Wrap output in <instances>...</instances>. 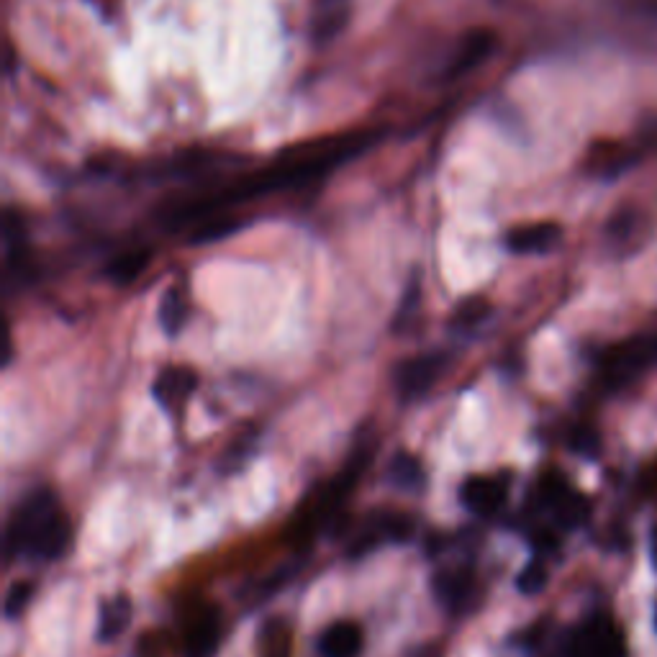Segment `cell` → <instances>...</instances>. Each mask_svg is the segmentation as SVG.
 Segmentation results:
<instances>
[{
    "mask_svg": "<svg viewBox=\"0 0 657 657\" xmlns=\"http://www.w3.org/2000/svg\"><path fill=\"white\" fill-rule=\"evenodd\" d=\"M380 139L375 131H352V134H339V137L324 139V142H308L303 147H293L288 152L280 154V160L273 162L265 170L249 175V178L239 180V183L229 185L221 193L214 196L196 198V201L183 203V206L172 208L170 226H180L185 221L201 219V216L211 214L221 206H234V203L252 201V198L270 196L275 190L298 188L311 180L324 178L326 172L337 170L347 160H355L365 152L367 147H373Z\"/></svg>",
    "mask_w": 657,
    "mask_h": 657,
    "instance_id": "1",
    "label": "cell"
},
{
    "mask_svg": "<svg viewBox=\"0 0 657 657\" xmlns=\"http://www.w3.org/2000/svg\"><path fill=\"white\" fill-rule=\"evenodd\" d=\"M72 527L60 498L47 488L26 496L13 511L6 532V555H26L31 560H57L70 545Z\"/></svg>",
    "mask_w": 657,
    "mask_h": 657,
    "instance_id": "2",
    "label": "cell"
},
{
    "mask_svg": "<svg viewBox=\"0 0 657 657\" xmlns=\"http://www.w3.org/2000/svg\"><path fill=\"white\" fill-rule=\"evenodd\" d=\"M652 365H657V334L634 337L606 350L601 357V378L609 388H622Z\"/></svg>",
    "mask_w": 657,
    "mask_h": 657,
    "instance_id": "3",
    "label": "cell"
},
{
    "mask_svg": "<svg viewBox=\"0 0 657 657\" xmlns=\"http://www.w3.org/2000/svg\"><path fill=\"white\" fill-rule=\"evenodd\" d=\"M565 657H627V647L611 616L593 614L573 629Z\"/></svg>",
    "mask_w": 657,
    "mask_h": 657,
    "instance_id": "4",
    "label": "cell"
},
{
    "mask_svg": "<svg viewBox=\"0 0 657 657\" xmlns=\"http://www.w3.org/2000/svg\"><path fill=\"white\" fill-rule=\"evenodd\" d=\"M447 367V355L444 352H434V355H419L414 360H406L396 367V391L401 401H416L424 393L432 391V385L437 383L439 375Z\"/></svg>",
    "mask_w": 657,
    "mask_h": 657,
    "instance_id": "5",
    "label": "cell"
},
{
    "mask_svg": "<svg viewBox=\"0 0 657 657\" xmlns=\"http://www.w3.org/2000/svg\"><path fill=\"white\" fill-rule=\"evenodd\" d=\"M196 385L198 375L190 367L170 365L157 375L152 391L162 409L170 411V414H180L185 409V403H188L190 393L196 391Z\"/></svg>",
    "mask_w": 657,
    "mask_h": 657,
    "instance_id": "6",
    "label": "cell"
},
{
    "mask_svg": "<svg viewBox=\"0 0 657 657\" xmlns=\"http://www.w3.org/2000/svg\"><path fill=\"white\" fill-rule=\"evenodd\" d=\"M493 49H496V34H493L491 29L470 31V34L460 42L457 52L452 54L450 65L444 67L442 80L444 83H450V80L468 75V72L475 70L480 62H486L488 57H491Z\"/></svg>",
    "mask_w": 657,
    "mask_h": 657,
    "instance_id": "7",
    "label": "cell"
},
{
    "mask_svg": "<svg viewBox=\"0 0 657 657\" xmlns=\"http://www.w3.org/2000/svg\"><path fill=\"white\" fill-rule=\"evenodd\" d=\"M462 506L475 516L496 514L506 501V483L491 475H475L468 478L460 488Z\"/></svg>",
    "mask_w": 657,
    "mask_h": 657,
    "instance_id": "8",
    "label": "cell"
},
{
    "mask_svg": "<svg viewBox=\"0 0 657 657\" xmlns=\"http://www.w3.org/2000/svg\"><path fill=\"white\" fill-rule=\"evenodd\" d=\"M224 640V619L216 609H206L185 634V657H216Z\"/></svg>",
    "mask_w": 657,
    "mask_h": 657,
    "instance_id": "9",
    "label": "cell"
},
{
    "mask_svg": "<svg viewBox=\"0 0 657 657\" xmlns=\"http://www.w3.org/2000/svg\"><path fill=\"white\" fill-rule=\"evenodd\" d=\"M352 13V0H314L311 8V39L314 44L334 42Z\"/></svg>",
    "mask_w": 657,
    "mask_h": 657,
    "instance_id": "10",
    "label": "cell"
},
{
    "mask_svg": "<svg viewBox=\"0 0 657 657\" xmlns=\"http://www.w3.org/2000/svg\"><path fill=\"white\" fill-rule=\"evenodd\" d=\"M560 239H563L560 224H555V221H539V224L519 226V229L509 231L506 247L516 252V255H542V252H550Z\"/></svg>",
    "mask_w": 657,
    "mask_h": 657,
    "instance_id": "11",
    "label": "cell"
},
{
    "mask_svg": "<svg viewBox=\"0 0 657 657\" xmlns=\"http://www.w3.org/2000/svg\"><path fill=\"white\" fill-rule=\"evenodd\" d=\"M475 591V578L470 570H442L434 575V593L450 611H462L470 604Z\"/></svg>",
    "mask_w": 657,
    "mask_h": 657,
    "instance_id": "12",
    "label": "cell"
},
{
    "mask_svg": "<svg viewBox=\"0 0 657 657\" xmlns=\"http://www.w3.org/2000/svg\"><path fill=\"white\" fill-rule=\"evenodd\" d=\"M365 637L355 622H334L319 640L321 657H360Z\"/></svg>",
    "mask_w": 657,
    "mask_h": 657,
    "instance_id": "13",
    "label": "cell"
},
{
    "mask_svg": "<svg viewBox=\"0 0 657 657\" xmlns=\"http://www.w3.org/2000/svg\"><path fill=\"white\" fill-rule=\"evenodd\" d=\"M131 616H134V606H131V598L126 593L101 601V609H98V642L119 640L121 634L129 629Z\"/></svg>",
    "mask_w": 657,
    "mask_h": 657,
    "instance_id": "14",
    "label": "cell"
},
{
    "mask_svg": "<svg viewBox=\"0 0 657 657\" xmlns=\"http://www.w3.org/2000/svg\"><path fill=\"white\" fill-rule=\"evenodd\" d=\"M185 319H188V301H185V293L180 291L178 285H172L162 293L160 301V324L165 329L167 337H178L183 332Z\"/></svg>",
    "mask_w": 657,
    "mask_h": 657,
    "instance_id": "15",
    "label": "cell"
},
{
    "mask_svg": "<svg viewBox=\"0 0 657 657\" xmlns=\"http://www.w3.org/2000/svg\"><path fill=\"white\" fill-rule=\"evenodd\" d=\"M149 260H152V252L149 249H137V252H126V255L116 257L111 265L106 267L108 280H113L116 285H129L139 278V275L147 270Z\"/></svg>",
    "mask_w": 657,
    "mask_h": 657,
    "instance_id": "16",
    "label": "cell"
},
{
    "mask_svg": "<svg viewBox=\"0 0 657 657\" xmlns=\"http://www.w3.org/2000/svg\"><path fill=\"white\" fill-rule=\"evenodd\" d=\"M388 478H391L393 486L401 488V491H419V488L424 486V468H421V462L416 460L414 455L398 452L391 460Z\"/></svg>",
    "mask_w": 657,
    "mask_h": 657,
    "instance_id": "17",
    "label": "cell"
},
{
    "mask_svg": "<svg viewBox=\"0 0 657 657\" xmlns=\"http://www.w3.org/2000/svg\"><path fill=\"white\" fill-rule=\"evenodd\" d=\"M260 657H291V627L283 619H270L260 632Z\"/></svg>",
    "mask_w": 657,
    "mask_h": 657,
    "instance_id": "18",
    "label": "cell"
},
{
    "mask_svg": "<svg viewBox=\"0 0 657 657\" xmlns=\"http://www.w3.org/2000/svg\"><path fill=\"white\" fill-rule=\"evenodd\" d=\"M552 514H555V519L560 521L563 527L573 529V527H578V524H581V521L588 516V501L568 488V491H565L563 496L557 498L555 504H552Z\"/></svg>",
    "mask_w": 657,
    "mask_h": 657,
    "instance_id": "19",
    "label": "cell"
},
{
    "mask_svg": "<svg viewBox=\"0 0 657 657\" xmlns=\"http://www.w3.org/2000/svg\"><path fill=\"white\" fill-rule=\"evenodd\" d=\"M488 314H491V306H488L486 298L470 296L455 308V319H452V321H455V324H460V326H475V324H480V321L486 319Z\"/></svg>",
    "mask_w": 657,
    "mask_h": 657,
    "instance_id": "20",
    "label": "cell"
},
{
    "mask_svg": "<svg viewBox=\"0 0 657 657\" xmlns=\"http://www.w3.org/2000/svg\"><path fill=\"white\" fill-rule=\"evenodd\" d=\"M242 226V221H231V219H216L203 224L201 229L190 237V244H208V242H219V239L229 237L234 231Z\"/></svg>",
    "mask_w": 657,
    "mask_h": 657,
    "instance_id": "21",
    "label": "cell"
},
{
    "mask_svg": "<svg viewBox=\"0 0 657 657\" xmlns=\"http://www.w3.org/2000/svg\"><path fill=\"white\" fill-rule=\"evenodd\" d=\"M516 586H519L521 593H527V596H534L542 588L547 586V568L539 560H532L527 568L521 570L519 578H516Z\"/></svg>",
    "mask_w": 657,
    "mask_h": 657,
    "instance_id": "22",
    "label": "cell"
},
{
    "mask_svg": "<svg viewBox=\"0 0 657 657\" xmlns=\"http://www.w3.org/2000/svg\"><path fill=\"white\" fill-rule=\"evenodd\" d=\"M31 596H34V586L26 581H18L8 588L6 596V616L8 619H18V616L24 614L26 606H29Z\"/></svg>",
    "mask_w": 657,
    "mask_h": 657,
    "instance_id": "23",
    "label": "cell"
},
{
    "mask_svg": "<svg viewBox=\"0 0 657 657\" xmlns=\"http://www.w3.org/2000/svg\"><path fill=\"white\" fill-rule=\"evenodd\" d=\"M570 447L583 457H596L598 450H601V439L591 427H581L575 429L573 437H570Z\"/></svg>",
    "mask_w": 657,
    "mask_h": 657,
    "instance_id": "24",
    "label": "cell"
},
{
    "mask_svg": "<svg viewBox=\"0 0 657 657\" xmlns=\"http://www.w3.org/2000/svg\"><path fill=\"white\" fill-rule=\"evenodd\" d=\"M419 296H421V291H419V278H414L409 283V291H406V296H403V303H401V308H398V316H396V329L398 332H401L403 329V324H409L411 321V316H414V311H416V306H419Z\"/></svg>",
    "mask_w": 657,
    "mask_h": 657,
    "instance_id": "25",
    "label": "cell"
},
{
    "mask_svg": "<svg viewBox=\"0 0 657 657\" xmlns=\"http://www.w3.org/2000/svg\"><path fill=\"white\" fill-rule=\"evenodd\" d=\"M414 657H439V652L434 647H424V650L414 652Z\"/></svg>",
    "mask_w": 657,
    "mask_h": 657,
    "instance_id": "26",
    "label": "cell"
},
{
    "mask_svg": "<svg viewBox=\"0 0 657 657\" xmlns=\"http://www.w3.org/2000/svg\"><path fill=\"white\" fill-rule=\"evenodd\" d=\"M655 557H657V534H655Z\"/></svg>",
    "mask_w": 657,
    "mask_h": 657,
    "instance_id": "27",
    "label": "cell"
},
{
    "mask_svg": "<svg viewBox=\"0 0 657 657\" xmlns=\"http://www.w3.org/2000/svg\"><path fill=\"white\" fill-rule=\"evenodd\" d=\"M655 622H657V616H655Z\"/></svg>",
    "mask_w": 657,
    "mask_h": 657,
    "instance_id": "28",
    "label": "cell"
}]
</instances>
